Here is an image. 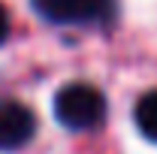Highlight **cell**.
Here are the masks:
<instances>
[{
  "mask_svg": "<svg viewBox=\"0 0 157 154\" xmlns=\"http://www.w3.org/2000/svg\"><path fill=\"white\" fill-rule=\"evenodd\" d=\"M136 127L145 139L157 142V91L145 94L136 103Z\"/></svg>",
  "mask_w": 157,
  "mask_h": 154,
  "instance_id": "obj_4",
  "label": "cell"
},
{
  "mask_svg": "<svg viewBox=\"0 0 157 154\" xmlns=\"http://www.w3.org/2000/svg\"><path fill=\"white\" fill-rule=\"evenodd\" d=\"M36 133V118L21 103H0V151H15Z\"/></svg>",
  "mask_w": 157,
  "mask_h": 154,
  "instance_id": "obj_3",
  "label": "cell"
},
{
  "mask_svg": "<svg viewBox=\"0 0 157 154\" xmlns=\"http://www.w3.org/2000/svg\"><path fill=\"white\" fill-rule=\"evenodd\" d=\"M33 9L52 24H100L115 12L112 0H30Z\"/></svg>",
  "mask_w": 157,
  "mask_h": 154,
  "instance_id": "obj_2",
  "label": "cell"
},
{
  "mask_svg": "<svg viewBox=\"0 0 157 154\" xmlns=\"http://www.w3.org/2000/svg\"><path fill=\"white\" fill-rule=\"evenodd\" d=\"M55 118L67 130H94L106 118V97L88 82L63 85L55 94Z\"/></svg>",
  "mask_w": 157,
  "mask_h": 154,
  "instance_id": "obj_1",
  "label": "cell"
},
{
  "mask_svg": "<svg viewBox=\"0 0 157 154\" xmlns=\"http://www.w3.org/2000/svg\"><path fill=\"white\" fill-rule=\"evenodd\" d=\"M6 37H9V15H6V9L0 6V45L6 42Z\"/></svg>",
  "mask_w": 157,
  "mask_h": 154,
  "instance_id": "obj_5",
  "label": "cell"
}]
</instances>
